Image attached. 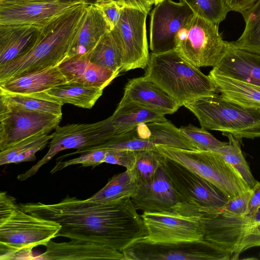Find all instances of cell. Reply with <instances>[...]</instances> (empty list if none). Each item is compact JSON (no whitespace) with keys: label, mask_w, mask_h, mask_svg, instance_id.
Instances as JSON below:
<instances>
[{"label":"cell","mask_w":260,"mask_h":260,"mask_svg":"<svg viewBox=\"0 0 260 260\" xmlns=\"http://www.w3.org/2000/svg\"><path fill=\"white\" fill-rule=\"evenodd\" d=\"M87 55L92 63L114 72H122L121 51L111 30L101 37Z\"/></svg>","instance_id":"32"},{"label":"cell","mask_w":260,"mask_h":260,"mask_svg":"<svg viewBox=\"0 0 260 260\" xmlns=\"http://www.w3.org/2000/svg\"><path fill=\"white\" fill-rule=\"evenodd\" d=\"M58 1L79 2L78 0H0V4H20L30 3L51 2Z\"/></svg>","instance_id":"46"},{"label":"cell","mask_w":260,"mask_h":260,"mask_svg":"<svg viewBox=\"0 0 260 260\" xmlns=\"http://www.w3.org/2000/svg\"><path fill=\"white\" fill-rule=\"evenodd\" d=\"M22 210L61 225L57 237L105 245L123 252L147 234L131 198L103 203L68 195L57 203H19Z\"/></svg>","instance_id":"1"},{"label":"cell","mask_w":260,"mask_h":260,"mask_svg":"<svg viewBox=\"0 0 260 260\" xmlns=\"http://www.w3.org/2000/svg\"><path fill=\"white\" fill-rule=\"evenodd\" d=\"M131 200L137 210L143 212H172L177 201L172 185L161 166L151 181L140 184Z\"/></svg>","instance_id":"22"},{"label":"cell","mask_w":260,"mask_h":260,"mask_svg":"<svg viewBox=\"0 0 260 260\" xmlns=\"http://www.w3.org/2000/svg\"><path fill=\"white\" fill-rule=\"evenodd\" d=\"M141 216L147 234L136 244L170 245L204 240L200 216L172 211L143 212Z\"/></svg>","instance_id":"9"},{"label":"cell","mask_w":260,"mask_h":260,"mask_svg":"<svg viewBox=\"0 0 260 260\" xmlns=\"http://www.w3.org/2000/svg\"><path fill=\"white\" fill-rule=\"evenodd\" d=\"M164 113L135 103L118 104L109 117L114 135H118L133 130L137 125L154 121L167 120Z\"/></svg>","instance_id":"26"},{"label":"cell","mask_w":260,"mask_h":260,"mask_svg":"<svg viewBox=\"0 0 260 260\" xmlns=\"http://www.w3.org/2000/svg\"><path fill=\"white\" fill-rule=\"evenodd\" d=\"M157 145L186 149H196L179 128L166 120L140 124L128 132L115 135L104 143L88 148L86 151L98 149L138 151L156 149Z\"/></svg>","instance_id":"11"},{"label":"cell","mask_w":260,"mask_h":260,"mask_svg":"<svg viewBox=\"0 0 260 260\" xmlns=\"http://www.w3.org/2000/svg\"><path fill=\"white\" fill-rule=\"evenodd\" d=\"M123 7H128L140 10L147 14L151 5L146 0H118Z\"/></svg>","instance_id":"43"},{"label":"cell","mask_w":260,"mask_h":260,"mask_svg":"<svg viewBox=\"0 0 260 260\" xmlns=\"http://www.w3.org/2000/svg\"><path fill=\"white\" fill-rule=\"evenodd\" d=\"M136 159V151L127 149L107 150L103 163L117 165L133 170Z\"/></svg>","instance_id":"39"},{"label":"cell","mask_w":260,"mask_h":260,"mask_svg":"<svg viewBox=\"0 0 260 260\" xmlns=\"http://www.w3.org/2000/svg\"><path fill=\"white\" fill-rule=\"evenodd\" d=\"M164 0H148L149 4L152 6V5H157L159 3Z\"/></svg>","instance_id":"48"},{"label":"cell","mask_w":260,"mask_h":260,"mask_svg":"<svg viewBox=\"0 0 260 260\" xmlns=\"http://www.w3.org/2000/svg\"><path fill=\"white\" fill-rule=\"evenodd\" d=\"M0 95L8 102L23 109L62 116L63 104L46 91L19 94L0 91Z\"/></svg>","instance_id":"31"},{"label":"cell","mask_w":260,"mask_h":260,"mask_svg":"<svg viewBox=\"0 0 260 260\" xmlns=\"http://www.w3.org/2000/svg\"><path fill=\"white\" fill-rule=\"evenodd\" d=\"M20 209L16 199L7 191L0 192V222L8 218L13 213Z\"/></svg>","instance_id":"42"},{"label":"cell","mask_w":260,"mask_h":260,"mask_svg":"<svg viewBox=\"0 0 260 260\" xmlns=\"http://www.w3.org/2000/svg\"><path fill=\"white\" fill-rule=\"evenodd\" d=\"M107 151V150L98 149L80 154L77 157L65 161L59 160L56 161L50 173L53 174L69 166L78 164L84 167H91L93 169L103 163Z\"/></svg>","instance_id":"38"},{"label":"cell","mask_w":260,"mask_h":260,"mask_svg":"<svg viewBox=\"0 0 260 260\" xmlns=\"http://www.w3.org/2000/svg\"><path fill=\"white\" fill-rule=\"evenodd\" d=\"M161 166L177 201L173 211L183 213L220 209L228 202L212 183L181 165L165 157Z\"/></svg>","instance_id":"7"},{"label":"cell","mask_w":260,"mask_h":260,"mask_svg":"<svg viewBox=\"0 0 260 260\" xmlns=\"http://www.w3.org/2000/svg\"><path fill=\"white\" fill-rule=\"evenodd\" d=\"M57 66L67 82L102 89L109 85L120 73L91 63L87 55L64 59Z\"/></svg>","instance_id":"23"},{"label":"cell","mask_w":260,"mask_h":260,"mask_svg":"<svg viewBox=\"0 0 260 260\" xmlns=\"http://www.w3.org/2000/svg\"><path fill=\"white\" fill-rule=\"evenodd\" d=\"M125 260H229L226 251L204 240L170 245L136 244L124 251Z\"/></svg>","instance_id":"16"},{"label":"cell","mask_w":260,"mask_h":260,"mask_svg":"<svg viewBox=\"0 0 260 260\" xmlns=\"http://www.w3.org/2000/svg\"><path fill=\"white\" fill-rule=\"evenodd\" d=\"M81 3L58 1L0 4V24H26L44 26Z\"/></svg>","instance_id":"17"},{"label":"cell","mask_w":260,"mask_h":260,"mask_svg":"<svg viewBox=\"0 0 260 260\" xmlns=\"http://www.w3.org/2000/svg\"><path fill=\"white\" fill-rule=\"evenodd\" d=\"M147 14L123 7L118 22L111 30L120 49L122 71L147 67L150 57L146 35Z\"/></svg>","instance_id":"14"},{"label":"cell","mask_w":260,"mask_h":260,"mask_svg":"<svg viewBox=\"0 0 260 260\" xmlns=\"http://www.w3.org/2000/svg\"><path fill=\"white\" fill-rule=\"evenodd\" d=\"M52 137V134L36 135L0 151V165L35 160L36 153L44 149Z\"/></svg>","instance_id":"30"},{"label":"cell","mask_w":260,"mask_h":260,"mask_svg":"<svg viewBox=\"0 0 260 260\" xmlns=\"http://www.w3.org/2000/svg\"><path fill=\"white\" fill-rule=\"evenodd\" d=\"M89 5L82 3L44 26L40 40L28 53L0 66V82L61 63L82 27Z\"/></svg>","instance_id":"2"},{"label":"cell","mask_w":260,"mask_h":260,"mask_svg":"<svg viewBox=\"0 0 260 260\" xmlns=\"http://www.w3.org/2000/svg\"><path fill=\"white\" fill-rule=\"evenodd\" d=\"M140 184L134 170L114 175L107 183L95 194L87 199L99 203H107L133 198L138 192Z\"/></svg>","instance_id":"28"},{"label":"cell","mask_w":260,"mask_h":260,"mask_svg":"<svg viewBox=\"0 0 260 260\" xmlns=\"http://www.w3.org/2000/svg\"><path fill=\"white\" fill-rule=\"evenodd\" d=\"M135 103L166 114L176 112L180 107L165 90L144 76L129 80L118 104Z\"/></svg>","instance_id":"21"},{"label":"cell","mask_w":260,"mask_h":260,"mask_svg":"<svg viewBox=\"0 0 260 260\" xmlns=\"http://www.w3.org/2000/svg\"><path fill=\"white\" fill-rule=\"evenodd\" d=\"M104 89L75 83L67 82L46 91L63 105L91 109L103 94Z\"/></svg>","instance_id":"29"},{"label":"cell","mask_w":260,"mask_h":260,"mask_svg":"<svg viewBox=\"0 0 260 260\" xmlns=\"http://www.w3.org/2000/svg\"><path fill=\"white\" fill-rule=\"evenodd\" d=\"M146 1H147V2L149 3L148 0H146Z\"/></svg>","instance_id":"49"},{"label":"cell","mask_w":260,"mask_h":260,"mask_svg":"<svg viewBox=\"0 0 260 260\" xmlns=\"http://www.w3.org/2000/svg\"><path fill=\"white\" fill-rule=\"evenodd\" d=\"M225 136L229 142L224 146L214 152L231 165L240 175L250 189H252L258 181L254 178L241 149L239 141L231 134Z\"/></svg>","instance_id":"34"},{"label":"cell","mask_w":260,"mask_h":260,"mask_svg":"<svg viewBox=\"0 0 260 260\" xmlns=\"http://www.w3.org/2000/svg\"><path fill=\"white\" fill-rule=\"evenodd\" d=\"M211 72L260 87V55L228 42L224 55Z\"/></svg>","instance_id":"19"},{"label":"cell","mask_w":260,"mask_h":260,"mask_svg":"<svg viewBox=\"0 0 260 260\" xmlns=\"http://www.w3.org/2000/svg\"><path fill=\"white\" fill-rule=\"evenodd\" d=\"M136 159L133 169L140 184L152 180L165 157L156 149L136 151Z\"/></svg>","instance_id":"35"},{"label":"cell","mask_w":260,"mask_h":260,"mask_svg":"<svg viewBox=\"0 0 260 260\" xmlns=\"http://www.w3.org/2000/svg\"><path fill=\"white\" fill-rule=\"evenodd\" d=\"M184 106L198 118L202 128L216 130L237 139L260 138V109L246 107L215 93Z\"/></svg>","instance_id":"4"},{"label":"cell","mask_w":260,"mask_h":260,"mask_svg":"<svg viewBox=\"0 0 260 260\" xmlns=\"http://www.w3.org/2000/svg\"><path fill=\"white\" fill-rule=\"evenodd\" d=\"M181 133L191 142L196 149L215 151L227 144L216 139L211 134L203 128L191 124L180 128Z\"/></svg>","instance_id":"37"},{"label":"cell","mask_w":260,"mask_h":260,"mask_svg":"<svg viewBox=\"0 0 260 260\" xmlns=\"http://www.w3.org/2000/svg\"><path fill=\"white\" fill-rule=\"evenodd\" d=\"M241 14L245 29L237 41L231 42L238 48L260 55V0H255Z\"/></svg>","instance_id":"33"},{"label":"cell","mask_w":260,"mask_h":260,"mask_svg":"<svg viewBox=\"0 0 260 260\" xmlns=\"http://www.w3.org/2000/svg\"><path fill=\"white\" fill-rule=\"evenodd\" d=\"M186 4L194 14L218 24L229 12L225 0H180Z\"/></svg>","instance_id":"36"},{"label":"cell","mask_w":260,"mask_h":260,"mask_svg":"<svg viewBox=\"0 0 260 260\" xmlns=\"http://www.w3.org/2000/svg\"><path fill=\"white\" fill-rule=\"evenodd\" d=\"M61 225L50 220L25 212L20 209L0 222V244L18 251L32 252L57 237Z\"/></svg>","instance_id":"13"},{"label":"cell","mask_w":260,"mask_h":260,"mask_svg":"<svg viewBox=\"0 0 260 260\" xmlns=\"http://www.w3.org/2000/svg\"><path fill=\"white\" fill-rule=\"evenodd\" d=\"M110 30L101 12L94 5H89L82 27L64 59L88 55L101 37Z\"/></svg>","instance_id":"25"},{"label":"cell","mask_w":260,"mask_h":260,"mask_svg":"<svg viewBox=\"0 0 260 260\" xmlns=\"http://www.w3.org/2000/svg\"><path fill=\"white\" fill-rule=\"evenodd\" d=\"M204 227V240L228 252L232 259L250 248L260 247V221L254 215H236L220 209L197 211Z\"/></svg>","instance_id":"5"},{"label":"cell","mask_w":260,"mask_h":260,"mask_svg":"<svg viewBox=\"0 0 260 260\" xmlns=\"http://www.w3.org/2000/svg\"><path fill=\"white\" fill-rule=\"evenodd\" d=\"M209 76L223 98L246 107L260 109L259 86L217 75L211 71Z\"/></svg>","instance_id":"27"},{"label":"cell","mask_w":260,"mask_h":260,"mask_svg":"<svg viewBox=\"0 0 260 260\" xmlns=\"http://www.w3.org/2000/svg\"><path fill=\"white\" fill-rule=\"evenodd\" d=\"M228 42L218 24L194 15L175 37V49L194 66H215L224 55Z\"/></svg>","instance_id":"8"},{"label":"cell","mask_w":260,"mask_h":260,"mask_svg":"<svg viewBox=\"0 0 260 260\" xmlns=\"http://www.w3.org/2000/svg\"><path fill=\"white\" fill-rule=\"evenodd\" d=\"M93 5L103 14L112 30L119 21L123 7L117 0H100Z\"/></svg>","instance_id":"40"},{"label":"cell","mask_w":260,"mask_h":260,"mask_svg":"<svg viewBox=\"0 0 260 260\" xmlns=\"http://www.w3.org/2000/svg\"><path fill=\"white\" fill-rule=\"evenodd\" d=\"M62 116L23 109L0 95V151L31 136L48 134Z\"/></svg>","instance_id":"12"},{"label":"cell","mask_w":260,"mask_h":260,"mask_svg":"<svg viewBox=\"0 0 260 260\" xmlns=\"http://www.w3.org/2000/svg\"><path fill=\"white\" fill-rule=\"evenodd\" d=\"M45 246L46 250L35 259L125 260L124 252L86 241L71 240L69 242H55L51 240Z\"/></svg>","instance_id":"18"},{"label":"cell","mask_w":260,"mask_h":260,"mask_svg":"<svg viewBox=\"0 0 260 260\" xmlns=\"http://www.w3.org/2000/svg\"><path fill=\"white\" fill-rule=\"evenodd\" d=\"M194 15L182 2L164 0L156 5L150 14L149 47L152 52L175 49L176 35Z\"/></svg>","instance_id":"15"},{"label":"cell","mask_w":260,"mask_h":260,"mask_svg":"<svg viewBox=\"0 0 260 260\" xmlns=\"http://www.w3.org/2000/svg\"><path fill=\"white\" fill-rule=\"evenodd\" d=\"M43 26L0 24V66L28 53L39 42Z\"/></svg>","instance_id":"20"},{"label":"cell","mask_w":260,"mask_h":260,"mask_svg":"<svg viewBox=\"0 0 260 260\" xmlns=\"http://www.w3.org/2000/svg\"><path fill=\"white\" fill-rule=\"evenodd\" d=\"M78 1L80 2H83V3H85L88 4L89 5H93L96 2H98V1H99L100 0H78Z\"/></svg>","instance_id":"47"},{"label":"cell","mask_w":260,"mask_h":260,"mask_svg":"<svg viewBox=\"0 0 260 260\" xmlns=\"http://www.w3.org/2000/svg\"><path fill=\"white\" fill-rule=\"evenodd\" d=\"M67 82L58 66L26 73L0 82V91L26 94L46 91Z\"/></svg>","instance_id":"24"},{"label":"cell","mask_w":260,"mask_h":260,"mask_svg":"<svg viewBox=\"0 0 260 260\" xmlns=\"http://www.w3.org/2000/svg\"><path fill=\"white\" fill-rule=\"evenodd\" d=\"M144 76L168 93L180 107L218 92L209 75L204 74L175 49L151 52Z\"/></svg>","instance_id":"3"},{"label":"cell","mask_w":260,"mask_h":260,"mask_svg":"<svg viewBox=\"0 0 260 260\" xmlns=\"http://www.w3.org/2000/svg\"><path fill=\"white\" fill-rule=\"evenodd\" d=\"M255 0H225L229 11L241 13L246 10Z\"/></svg>","instance_id":"44"},{"label":"cell","mask_w":260,"mask_h":260,"mask_svg":"<svg viewBox=\"0 0 260 260\" xmlns=\"http://www.w3.org/2000/svg\"><path fill=\"white\" fill-rule=\"evenodd\" d=\"M252 190V194L247 214L254 212L260 206V182H258Z\"/></svg>","instance_id":"45"},{"label":"cell","mask_w":260,"mask_h":260,"mask_svg":"<svg viewBox=\"0 0 260 260\" xmlns=\"http://www.w3.org/2000/svg\"><path fill=\"white\" fill-rule=\"evenodd\" d=\"M164 157L207 180L230 200L249 189L239 173L216 152L157 145Z\"/></svg>","instance_id":"6"},{"label":"cell","mask_w":260,"mask_h":260,"mask_svg":"<svg viewBox=\"0 0 260 260\" xmlns=\"http://www.w3.org/2000/svg\"><path fill=\"white\" fill-rule=\"evenodd\" d=\"M46 154L28 170L19 174L17 179L23 181L34 176L39 170L59 152L70 149H83L101 145L114 135L110 118L92 123L58 125Z\"/></svg>","instance_id":"10"},{"label":"cell","mask_w":260,"mask_h":260,"mask_svg":"<svg viewBox=\"0 0 260 260\" xmlns=\"http://www.w3.org/2000/svg\"><path fill=\"white\" fill-rule=\"evenodd\" d=\"M252 194V189H248L240 196L229 200L226 204L220 209L225 212L236 215L247 214Z\"/></svg>","instance_id":"41"}]
</instances>
